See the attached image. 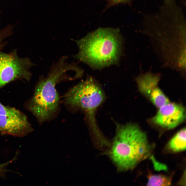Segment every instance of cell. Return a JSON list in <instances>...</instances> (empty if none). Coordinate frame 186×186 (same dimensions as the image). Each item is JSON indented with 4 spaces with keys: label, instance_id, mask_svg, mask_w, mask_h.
I'll use <instances>...</instances> for the list:
<instances>
[{
    "label": "cell",
    "instance_id": "cell-1",
    "mask_svg": "<svg viewBox=\"0 0 186 186\" xmlns=\"http://www.w3.org/2000/svg\"><path fill=\"white\" fill-rule=\"evenodd\" d=\"M73 41L78 51L72 57L95 69L117 64L122 53V37L118 29L100 28Z\"/></svg>",
    "mask_w": 186,
    "mask_h": 186
},
{
    "label": "cell",
    "instance_id": "cell-2",
    "mask_svg": "<svg viewBox=\"0 0 186 186\" xmlns=\"http://www.w3.org/2000/svg\"><path fill=\"white\" fill-rule=\"evenodd\" d=\"M115 124L116 134L110 146L109 157L118 171L132 170L150 157L154 146L146 133L137 125Z\"/></svg>",
    "mask_w": 186,
    "mask_h": 186
},
{
    "label": "cell",
    "instance_id": "cell-3",
    "mask_svg": "<svg viewBox=\"0 0 186 186\" xmlns=\"http://www.w3.org/2000/svg\"><path fill=\"white\" fill-rule=\"evenodd\" d=\"M74 70L72 63L60 57L53 62L46 77H40L27 106L40 123L49 120L56 112L59 99L56 85L61 81L73 80V76L69 74Z\"/></svg>",
    "mask_w": 186,
    "mask_h": 186
},
{
    "label": "cell",
    "instance_id": "cell-4",
    "mask_svg": "<svg viewBox=\"0 0 186 186\" xmlns=\"http://www.w3.org/2000/svg\"><path fill=\"white\" fill-rule=\"evenodd\" d=\"M105 99L104 93L101 87L91 78L79 83L70 89L64 96L67 104L81 109L85 112L89 126L98 141L103 140L104 137L97 125L95 114L97 108Z\"/></svg>",
    "mask_w": 186,
    "mask_h": 186
},
{
    "label": "cell",
    "instance_id": "cell-5",
    "mask_svg": "<svg viewBox=\"0 0 186 186\" xmlns=\"http://www.w3.org/2000/svg\"><path fill=\"white\" fill-rule=\"evenodd\" d=\"M35 65L28 58L19 57L14 53L0 52V90L14 80L29 81L32 75L30 70Z\"/></svg>",
    "mask_w": 186,
    "mask_h": 186
},
{
    "label": "cell",
    "instance_id": "cell-6",
    "mask_svg": "<svg viewBox=\"0 0 186 186\" xmlns=\"http://www.w3.org/2000/svg\"><path fill=\"white\" fill-rule=\"evenodd\" d=\"M33 130L26 115L14 107L0 102V134L23 137Z\"/></svg>",
    "mask_w": 186,
    "mask_h": 186
},
{
    "label": "cell",
    "instance_id": "cell-7",
    "mask_svg": "<svg viewBox=\"0 0 186 186\" xmlns=\"http://www.w3.org/2000/svg\"><path fill=\"white\" fill-rule=\"evenodd\" d=\"M185 118V110L183 106L169 102L159 108L151 121L161 127L171 129L183 122Z\"/></svg>",
    "mask_w": 186,
    "mask_h": 186
},
{
    "label": "cell",
    "instance_id": "cell-8",
    "mask_svg": "<svg viewBox=\"0 0 186 186\" xmlns=\"http://www.w3.org/2000/svg\"><path fill=\"white\" fill-rule=\"evenodd\" d=\"M160 79L159 75L148 72L140 75L136 81L140 91L148 98L157 87Z\"/></svg>",
    "mask_w": 186,
    "mask_h": 186
},
{
    "label": "cell",
    "instance_id": "cell-9",
    "mask_svg": "<svg viewBox=\"0 0 186 186\" xmlns=\"http://www.w3.org/2000/svg\"><path fill=\"white\" fill-rule=\"evenodd\" d=\"M186 128L179 131L168 143L167 147L170 152L176 153L186 149Z\"/></svg>",
    "mask_w": 186,
    "mask_h": 186
},
{
    "label": "cell",
    "instance_id": "cell-10",
    "mask_svg": "<svg viewBox=\"0 0 186 186\" xmlns=\"http://www.w3.org/2000/svg\"><path fill=\"white\" fill-rule=\"evenodd\" d=\"M172 176L152 175L148 177L147 186H168L171 184Z\"/></svg>",
    "mask_w": 186,
    "mask_h": 186
},
{
    "label": "cell",
    "instance_id": "cell-11",
    "mask_svg": "<svg viewBox=\"0 0 186 186\" xmlns=\"http://www.w3.org/2000/svg\"><path fill=\"white\" fill-rule=\"evenodd\" d=\"M149 98L156 106L159 108L169 102L168 99L158 87Z\"/></svg>",
    "mask_w": 186,
    "mask_h": 186
},
{
    "label": "cell",
    "instance_id": "cell-12",
    "mask_svg": "<svg viewBox=\"0 0 186 186\" xmlns=\"http://www.w3.org/2000/svg\"><path fill=\"white\" fill-rule=\"evenodd\" d=\"M150 158L151 159L155 170L157 171L162 170L165 171L167 170V168L166 166L165 165L157 161L153 157V156H152Z\"/></svg>",
    "mask_w": 186,
    "mask_h": 186
},
{
    "label": "cell",
    "instance_id": "cell-13",
    "mask_svg": "<svg viewBox=\"0 0 186 186\" xmlns=\"http://www.w3.org/2000/svg\"><path fill=\"white\" fill-rule=\"evenodd\" d=\"M12 161V160H10L4 163L0 164V177L4 176L5 173L8 171V170L6 169V167Z\"/></svg>",
    "mask_w": 186,
    "mask_h": 186
},
{
    "label": "cell",
    "instance_id": "cell-14",
    "mask_svg": "<svg viewBox=\"0 0 186 186\" xmlns=\"http://www.w3.org/2000/svg\"><path fill=\"white\" fill-rule=\"evenodd\" d=\"M108 6H112L120 4L126 3L129 2L130 0H107Z\"/></svg>",
    "mask_w": 186,
    "mask_h": 186
}]
</instances>
